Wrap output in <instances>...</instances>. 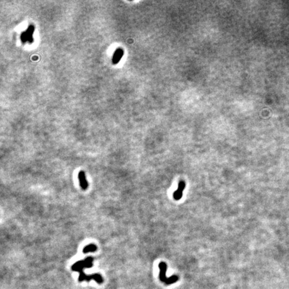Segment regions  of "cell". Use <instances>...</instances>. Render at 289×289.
<instances>
[{"mask_svg":"<svg viewBox=\"0 0 289 289\" xmlns=\"http://www.w3.org/2000/svg\"><path fill=\"white\" fill-rule=\"evenodd\" d=\"M93 261L94 258L92 256H89L83 260H79V261L75 262L74 264H72L71 266L72 270L76 271L79 272V277L78 281H87L89 282L91 280L95 281L97 283L102 284L103 282V278L102 276L98 273H94V274L87 275L84 272V268H92L93 266Z\"/></svg>","mask_w":289,"mask_h":289,"instance_id":"obj_1","label":"cell"},{"mask_svg":"<svg viewBox=\"0 0 289 289\" xmlns=\"http://www.w3.org/2000/svg\"><path fill=\"white\" fill-rule=\"evenodd\" d=\"M34 27L33 26H30L28 30L24 32V34L21 35V40L23 42H25L26 41H29L30 42L32 43L33 42V32H34Z\"/></svg>","mask_w":289,"mask_h":289,"instance_id":"obj_2","label":"cell"},{"mask_svg":"<svg viewBox=\"0 0 289 289\" xmlns=\"http://www.w3.org/2000/svg\"><path fill=\"white\" fill-rule=\"evenodd\" d=\"M159 279L160 281L163 282H165L167 281V278L166 276V272L167 269V266L165 262H161L159 264Z\"/></svg>","mask_w":289,"mask_h":289,"instance_id":"obj_3","label":"cell"},{"mask_svg":"<svg viewBox=\"0 0 289 289\" xmlns=\"http://www.w3.org/2000/svg\"><path fill=\"white\" fill-rule=\"evenodd\" d=\"M78 177L79 183H80V185L82 189H83V190L87 189L88 187H89V183H88L87 177H86L85 172L84 171H79Z\"/></svg>","mask_w":289,"mask_h":289,"instance_id":"obj_4","label":"cell"},{"mask_svg":"<svg viewBox=\"0 0 289 289\" xmlns=\"http://www.w3.org/2000/svg\"><path fill=\"white\" fill-rule=\"evenodd\" d=\"M185 187V184L184 181H180V182L179 183L178 189L173 193V198L175 200H179L182 198Z\"/></svg>","mask_w":289,"mask_h":289,"instance_id":"obj_5","label":"cell"},{"mask_svg":"<svg viewBox=\"0 0 289 289\" xmlns=\"http://www.w3.org/2000/svg\"><path fill=\"white\" fill-rule=\"evenodd\" d=\"M123 54H124V51L122 48H118V49L116 50L115 52H114V56L112 57V63L114 64H116L119 62V61L121 60V58H122Z\"/></svg>","mask_w":289,"mask_h":289,"instance_id":"obj_6","label":"cell"},{"mask_svg":"<svg viewBox=\"0 0 289 289\" xmlns=\"http://www.w3.org/2000/svg\"><path fill=\"white\" fill-rule=\"evenodd\" d=\"M97 250V246L94 244H90L85 246L83 248L82 252L84 254H87L89 252H94Z\"/></svg>","mask_w":289,"mask_h":289,"instance_id":"obj_7","label":"cell"},{"mask_svg":"<svg viewBox=\"0 0 289 289\" xmlns=\"http://www.w3.org/2000/svg\"><path fill=\"white\" fill-rule=\"evenodd\" d=\"M178 280H179V277H177V276L173 275V276H171V277H170L167 278V281H165V283L167 284V285H169V284H173L174 282L178 281Z\"/></svg>","mask_w":289,"mask_h":289,"instance_id":"obj_8","label":"cell"}]
</instances>
